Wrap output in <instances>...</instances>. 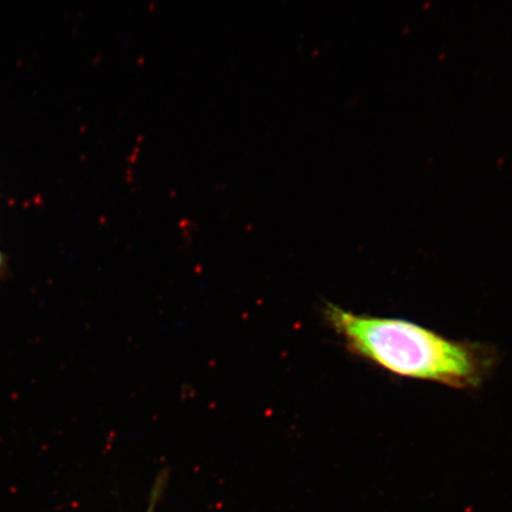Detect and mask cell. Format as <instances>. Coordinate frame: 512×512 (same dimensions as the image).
I'll list each match as a JSON object with an SVG mask.
<instances>
[{
  "label": "cell",
  "mask_w": 512,
  "mask_h": 512,
  "mask_svg": "<svg viewBox=\"0 0 512 512\" xmlns=\"http://www.w3.org/2000/svg\"><path fill=\"white\" fill-rule=\"evenodd\" d=\"M323 318L345 350L400 379L475 390L499 362L490 344L457 341L412 320L356 313L325 304Z\"/></svg>",
  "instance_id": "1"
}]
</instances>
